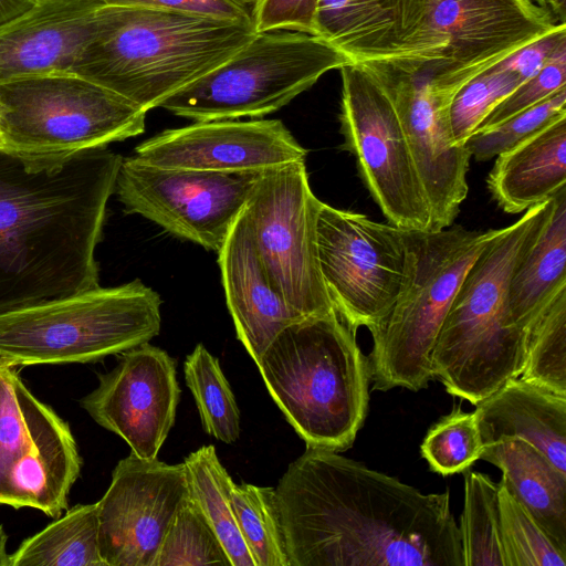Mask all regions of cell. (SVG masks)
I'll list each match as a JSON object with an SVG mask.
<instances>
[{
	"mask_svg": "<svg viewBox=\"0 0 566 566\" xmlns=\"http://www.w3.org/2000/svg\"><path fill=\"white\" fill-rule=\"evenodd\" d=\"M564 116H566V87L492 128L476 130L469 137L465 147L475 160L486 161L515 147Z\"/></svg>",
	"mask_w": 566,
	"mask_h": 566,
	"instance_id": "cell-37",
	"label": "cell"
},
{
	"mask_svg": "<svg viewBox=\"0 0 566 566\" xmlns=\"http://www.w3.org/2000/svg\"><path fill=\"white\" fill-rule=\"evenodd\" d=\"M538 6L547 9L558 23L566 24V0H535Z\"/></svg>",
	"mask_w": 566,
	"mask_h": 566,
	"instance_id": "cell-43",
	"label": "cell"
},
{
	"mask_svg": "<svg viewBox=\"0 0 566 566\" xmlns=\"http://www.w3.org/2000/svg\"><path fill=\"white\" fill-rule=\"evenodd\" d=\"M353 64L321 38L292 31L254 33L234 55L159 107L193 122L260 118Z\"/></svg>",
	"mask_w": 566,
	"mask_h": 566,
	"instance_id": "cell-9",
	"label": "cell"
},
{
	"mask_svg": "<svg viewBox=\"0 0 566 566\" xmlns=\"http://www.w3.org/2000/svg\"><path fill=\"white\" fill-rule=\"evenodd\" d=\"M274 493L290 566H464L448 489L306 447Z\"/></svg>",
	"mask_w": 566,
	"mask_h": 566,
	"instance_id": "cell-1",
	"label": "cell"
},
{
	"mask_svg": "<svg viewBox=\"0 0 566 566\" xmlns=\"http://www.w3.org/2000/svg\"><path fill=\"white\" fill-rule=\"evenodd\" d=\"M306 161L260 174L243 207L253 244L272 284L302 317L334 311L319 270L317 218Z\"/></svg>",
	"mask_w": 566,
	"mask_h": 566,
	"instance_id": "cell-10",
	"label": "cell"
},
{
	"mask_svg": "<svg viewBox=\"0 0 566 566\" xmlns=\"http://www.w3.org/2000/svg\"><path fill=\"white\" fill-rule=\"evenodd\" d=\"M317 0H253L255 33L292 31L314 35Z\"/></svg>",
	"mask_w": 566,
	"mask_h": 566,
	"instance_id": "cell-39",
	"label": "cell"
},
{
	"mask_svg": "<svg viewBox=\"0 0 566 566\" xmlns=\"http://www.w3.org/2000/svg\"><path fill=\"white\" fill-rule=\"evenodd\" d=\"M189 496L197 503L221 542L231 566H255L240 532L232 503V478L213 446H203L184 459Z\"/></svg>",
	"mask_w": 566,
	"mask_h": 566,
	"instance_id": "cell-27",
	"label": "cell"
},
{
	"mask_svg": "<svg viewBox=\"0 0 566 566\" xmlns=\"http://www.w3.org/2000/svg\"><path fill=\"white\" fill-rule=\"evenodd\" d=\"M564 87H566V42L558 46L537 74L521 83L507 97L496 105L476 130L492 128L512 116L539 104Z\"/></svg>",
	"mask_w": 566,
	"mask_h": 566,
	"instance_id": "cell-38",
	"label": "cell"
},
{
	"mask_svg": "<svg viewBox=\"0 0 566 566\" xmlns=\"http://www.w3.org/2000/svg\"><path fill=\"white\" fill-rule=\"evenodd\" d=\"M554 198L501 228L467 271L437 335L432 378L452 396L475 406L521 376L525 331L510 319L507 293L521 260L539 237Z\"/></svg>",
	"mask_w": 566,
	"mask_h": 566,
	"instance_id": "cell-4",
	"label": "cell"
},
{
	"mask_svg": "<svg viewBox=\"0 0 566 566\" xmlns=\"http://www.w3.org/2000/svg\"><path fill=\"white\" fill-rule=\"evenodd\" d=\"M497 489L490 475L465 471L459 524L464 566H505Z\"/></svg>",
	"mask_w": 566,
	"mask_h": 566,
	"instance_id": "cell-30",
	"label": "cell"
},
{
	"mask_svg": "<svg viewBox=\"0 0 566 566\" xmlns=\"http://www.w3.org/2000/svg\"><path fill=\"white\" fill-rule=\"evenodd\" d=\"M218 264L237 337L256 361L286 326L303 318L272 284L241 212L222 249Z\"/></svg>",
	"mask_w": 566,
	"mask_h": 566,
	"instance_id": "cell-22",
	"label": "cell"
},
{
	"mask_svg": "<svg viewBox=\"0 0 566 566\" xmlns=\"http://www.w3.org/2000/svg\"><path fill=\"white\" fill-rule=\"evenodd\" d=\"M558 24L532 0H431L430 28L443 50L440 62L426 65L430 81L453 99L469 81Z\"/></svg>",
	"mask_w": 566,
	"mask_h": 566,
	"instance_id": "cell-16",
	"label": "cell"
},
{
	"mask_svg": "<svg viewBox=\"0 0 566 566\" xmlns=\"http://www.w3.org/2000/svg\"><path fill=\"white\" fill-rule=\"evenodd\" d=\"M497 485L505 566H566V553L548 537L503 479Z\"/></svg>",
	"mask_w": 566,
	"mask_h": 566,
	"instance_id": "cell-33",
	"label": "cell"
},
{
	"mask_svg": "<svg viewBox=\"0 0 566 566\" xmlns=\"http://www.w3.org/2000/svg\"><path fill=\"white\" fill-rule=\"evenodd\" d=\"M390 96L406 133L427 196L432 230L453 224L468 195L471 155L452 136V98L430 81L426 64L373 62L360 64Z\"/></svg>",
	"mask_w": 566,
	"mask_h": 566,
	"instance_id": "cell-15",
	"label": "cell"
},
{
	"mask_svg": "<svg viewBox=\"0 0 566 566\" xmlns=\"http://www.w3.org/2000/svg\"><path fill=\"white\" fill-rule=\"evenodd\" d=\"M482 451L476 413L464 411L461 405L434 422L420 446L431 471L442 475L465 472L480 460Z\"/></svg>",
	"mask_w": 566,
	"mask_h": 566,
	"instance_id": "cell-35",
	"label": "cell"
},
{
	"mask_svg": "<svg viewBox=\"0 0 566 566\" xmlns=\"http://www.w3.org/2000/svg\"><path fill=\"white\" fill-rule=\"evenodd\" d=\"M0 358V504L57 518L82 459L69 424Z\"/></svg>",
	"mask_w": 566,
	"mask_h": 566,
	"instance_id": "cell-11",
	"label": "cell"
},
{
	"mask_svg": "<svg viewBox=\"0 0 566 566\" xmlns=\"http://www.w3.org/2000/svg\"><path fill=\"white\" fill-rule=\"evenodd\" d=\"M564 42L566 24L560 23L555 30L520 49L497 65L515 73L524 82L537 74Z\"/></svg>",
	"mask_w": 566,
	"mask_h": 566,
	"instance_id": "cell-41",
	"label": "cell"
},
{
	"mask_svg": "<svg viewBox=\"0 0 566 566\" xmlns=\"http://www.w3.org/2000/svg\"><path fill=\"white\" fill-rule=\"evenodd\" d=\"M8 535L0 525V566H12L11 554L7 551Z\"/></svg>",
	"mask_w": 566,
	"mask_h": 566,
	"instance_id": "cell-44",
	"label": "cell"
},
{
	"mask_svg": "<svg viewBox=\"0 0 566 566\" xmlns=\"http://www.w3.org/2000/svg\"><path fill=\"white\" fill-rule=\"evenodd\" d=\"M161 303L137 279L0 313V358L21 368L120 354L159 334Z\"/></svg>",
	"mask_w": 566,
	"mask_h": 566,
	"instance_id": "cell-7",
	"label": "cell"
},
{
	"mask_svg": "<svg viewBox=\"0 0 566 566\" xmlns=\"http://www.w3.org/2000/svg\"><path fill=\"white\" fill-rule=\"evenodd\" d=\"M483 444L517 437L566 474V396L521 377L475 405Z\"/></svg>",
	"mask_w": 566,
	"mask_h": 566,
	"instance_id": "cell-23",
	"label": "cell"
},
{
	"mask_svg": "<svg viewBox=\"0 0 566 566\" xmlns=\"http://www.w3.org/2000/svg\"><path fill=\"white\" fill-rule=\"evenodd\" d=\"M339 71L342 148L356 158L358 175L388 223L432 230L427 196L390 96L363 65Z\"/></svg>",
	"mask_w": 566,
	"mask_h": 566,
	"instance_id": "cell-12",
	"label": "cell"
},
{
	"mask_svg": "<svg viewBox=\"0 0 566 566\" xmlns=\"http://www.w3.org/2000/svg\"><path fill=\"white\" fill-rule=\"evenodd\" d=\"M486 184L497 206L511 214L566 188V116L497 155Z\"/></svg>",
	"mask_w": 566,
	"mask_h": 566,
	"instance_id": "cell-24",
	"label": "cell"
},
{
	"mask_svg": "<svg viewBox=\"0 0 566 566\" xmlns=\"http://www.w3.org/2000/svg\"><path fill=\"white\" fill-rule=\"evenodd\" d=\"M231 495L240 532L255 566H290L274 488L233 482Z\"/></svg>",
	"mask_w": 566,
	"mask_h": 566,
	"instance_id": "cell-32",
	"label": "cell"
},
{
	"mask_svg": "<svg viewBox=\"0 0 566 566\" xmlns=\"http://www.w3.org/2000/svg\"><path fill=\"white\" fill-rule=\"evenodd\" d=\"M123 157L35 169L0 150V313L99 286L95 258Z\"/></svg>",
	"mask_w": 566,
	"mask_h": 566,
	"instance_id": "cell-2",
	"label": "cell"
},
{
	"mask_svg": "<svg viewBox=\"0 0 566 566\" xmlns=\"http://www.w3.org/2000/svg\"><path fill=\"white\" fill-rule=\"evenodd\" d=\"M147 112L72 72L0 84V150L40 169L145 130Z\"/></svg>",
	"mask_w": 566,
	"mask_h": 566,
	"instance_id": "cell-8",
	"label": "cell"
},
{
	"mask_svg": "<svg viewBox=\"0 0 566 566\" xmlns=\"http://www.w3.org/2000/svg\"><path fill=\"white\" fill-rule=\"evenodd\" d=\"M259 175L172 169L123 158L115 192L127 214L219 252Z\"/></svg>",
	"mask_w": 566,
	"mask_h": 566,
	"instance_id": "cell-14",
	"label": "cell"
},
{
	"mask_svg": "<svg viewBox=\"0 0 566 566\" xmlns=\"http://www.w3.org/2000/svg\"><path fill=\"white\" fill-rule=\"evenodd\" d=\"M134 156L163 168L260 175L306 161L307 150L280 119H222L166 129Z\"/></svg>",
	"mask_w": 566,
	"mask_h": 566,
	"instance_id": "cell-19",
	"label": "cell"
},
{
	"mask_svg": "<svg viewBox=\"0 0 566 566\" xmlns=\"http://www.w3.org/2000/svg\"><path fill=\"white\" fill-rule=\"evenodd\" d=\"M185 380L197 405L203 430L232 443L240 434V411L219 360L198 344L184 364Z\"/></svg>",
	"mask_w": 566,
	"mask_h": 566,
	"instance_id": "cell-31",
	"label": "cell"
},
{
	"mask_svg": "<svg viewBox=\"0 0 566 566\" xmlns=\"http://www.w3.org/2000/svg\"><path fill=\"white\" fill-rule=\"evenodd\" d=\"M500 229L405 230L406 273L388 314L369 328L373 389L419 391L432 379L430 356L454 295L473 261Z\"/></svg>",
	"mask_w": 566,
	"mask_h": 566,
	"instance_id": "cell-6",
	"label": "cell"
},
{
	"mask_svg": "<svg viewBox=\"0 0 566 566\" xmlns=\"http://www.w3.org/2000/svg\"><path fill=\"white\" fill-rule=\"evenodd\" d=\"M179 400L175 359L144 343L120 353L81 405L97 424L123 438L130 452L153 460L174 426Z\"/></svg>",
	"mask_w": 566,
	"mask_h": 566,
	"instance_id": "cell-18",
	"label": "cell"
},
{
	"mask_svg": "<svg viewBox=\"0 0 566 566\" xmlns=\"http://www.w3.org/2000/svg\"><path fill=\"white\" fill-rule=\"evenodd\" d=\"M101 0H35L0 24V84L71 72L98 25Z\"/></svg>",
	"mask_w": 566,
	"mask_h": 566,
	"instance_id": "cell-21",
	"label": "cell"
},
{
	"mask_svg": "<svg viewBox=\"0 0 566 566\" xmlns=\"http://www.w3.org/2000/svg\"><path fill=\"white\" fill-rule=\"evenodd\" d=\"M523 81L513 72L494 65L463 85L452 99L450 124L453 140L465 146L484 118Z\"/></svg>",
	"mask_w": 566,
	"mask_h": 566,
	"instance_id": "cell-36",
	"label": "cell"
},
{
	"mask_svg": "<svg viewBox=\"0 0 566 566\" xmlns=\"http://www.w3.org/2000/svg\"><path fill=\"white\" fill-rule=\"evenodd\" d=\"M566 285V188L554 199L553 210L535 243L515 269L507 303L513 325L525 329L549 298Z\"/></svg>",
	"mask_w": 566,
	"mask_h": 566,
	"instance_id": "cell-26",
	"label": "cell"
},
{
	"mask_svg": "<svg viewBox=\"0 0 566 566\" xmlns=\"http://www.w3.org/2000/svg\"><path fill=\"white\" fill-rule=\"evenodd\" d=\"M231 566L210 523L189 496L167 530L153 566Z\"/></svg>",
	"mask_w": 566,
	"mask_h": 566,
	"instance_id": "cell-34",
	"label": "cell"
},
{
	"mask_svg": "<svg viewBox=\"0 0 566 566\" xmlns=\"http://www.w3.org/2000/svg\"><path fill=\"white\" fill-rule=\"evenodd\" d=\"M316 232L319 270L334 310L355 332L374 327L402 286V229L322 202Z\"/></svg>",
	"mask_w": 566,
	"mask_h": 566,
	"instance_id": "cell-13",
	"label": "cell"
},
{
	"mask_svg": "<svg viewBox=\"0 0 566 566\" xmlns=\"http://www.w3.org/2000/svg\"><path fill=\"white\" fill-rule=\"evenodd\" d=\"M480 460L502 471L501 479L513 495L566 553V474L517 437H502L483 444Z\"/></svg>",
	"mask_w": 566,
	"mask_h": 566,
	"instance_id": "cell-25",
	"label": "cell"
},
{
	"mask_svg": "<svg viewBox=\"0 0 566 566\" xmlns=\"http://www.w3.org/2000/svg\"><path fill=\"white\" fill-rule=\"evenodd\" d=\"M251 25L142 6H103L71 72L148 112L234 55Z\"/></svg>",
	"mask_w": 566,
	"mask_h": 566,
	"instance_id": "cell-3",
	"label": "cell"
},
{
	"mask_svg": "<svg viewBox=\"0 0 566 566\" xmlns=\"http://www.w3.org/2000/svg\"><path fill=\"white\" fill-rule=\"evenodd\" d=\"M12 566H105L98 545L97 503L77 504L11 554Z\"/></svg>",
	"mask_w": 566,
	"mask_h": 566,
	"instance_id": "cell-28",
	"label": "cell"
},
{
	"mask_svg": "<svg viewBox=\"0 0 566 566\" xmlns=\"http://www.w3.org/2000/svg\"><path fill=\"white\" fill-rule=\"evenodd\" d=\"M256 366L306 447H353L368 412L370 369L356 332L335 310L286 326Z\"/></svg>",
	"mask_w": 566,
	"mask_h": 566,
	"instance_id": "cell-5",
	"label": "cell"
},
{
	"mask_svg": "<svg viewBox=\"0 0 566 566\" xmlns=\"http://www.w3.org/2000/svg\"><path fill=\"white\" fill-rule=\"evenodd\" d=\"M521 378L566 396V285L525 327Z\"/></svg>",
	"mask_w": 566,
	"mask_h": 566,
	"instance_id": "cell-29",
	"label": "cell"
},
{
	"mask_svg": "<svg viewBox=\"0 0 566 566\" xmlns=\"http://www.w3.org/2000/svg\"><path fill=\"white\" fill-rule=\"evenodd\" d=\"M105 6H142L212 17L252 27L253 0H101Z\"/></svg>",
	"mask_w": 566,
	"mask_h": 566,
	"instance_id": "cell-40",
	"label": "cell"
},
{
	"mask_svg": "<svg viewBox=\"0 0 566 566\" xmlns=\"http://www.w3.org/2000/svg\"><path fill=\"white\" fill-rule=\"evenodd\" d=\"M431 0H317L315 33L353 64L433 65L442 44L430 28Z\"/></svg>",
	"mask_w": 566,
	"mask_h": 566,
	"instance_id": "cell-20",
	"label": "cell"
},
{
	"mask_svg": "<svg viewBox=\"0 0 566 566\" xmlns=\"http://www.w3.org/2000/svg\"><path fill=\"white\" fill-rule=\"evenodd\" d=\"M35 0H0V24L29 9Z\"/></svg>",
	"mask_w": 566,
	"mask_h": 566,
	"instance_id": "cell-42",
	"label": "cell"
},
{
	"mask_svg": "<svg viewBox=\"0 0 566 566\" xmlns=\"http://www.w3.org/2000/svg\"><path fill=\"white\" fill-rule=\"evenodd\" d=\"M186 467L130 452L118 461L97 503L105 566H153L164 536L188 496Z\"/></svg>",
	"mask_w": 566,
	"mask_h": 566,
	"instance_id": "cell-17",
	"label": "cell"
}]
</instances>
